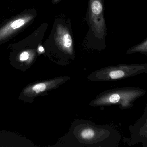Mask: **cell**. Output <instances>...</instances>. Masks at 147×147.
I'll use <instances>...</instances> for the list:
<instances>
[{
    "mask_svg": "<svg viewBox=\"0 0 147 147\" xmlns=\"http://www.w3.org/2000/svg\"><path fill=\"white\" fill-rule=\"evenodd\" d=\"M24 23H25V21L23 20L20 19V20L15 21L12 23L11 26H12V28H13V29H16V28L20 27L21 26H22Z\"/></svg>",
    "mask_w": 147,
    "mask_h": 147,
    "instance_id": "9",
    "label": "cell"
},
{
    "mask_svg": "<svg viewBox=\"0 0 147 147\" xmlns=\"http://www.w3.org/2000/svg\"><path fill=\"white\" fill-rule=\"evenodd\" d=\"M147 73V64H123L107 66L94 71L87 79L94 82H109Z\"/></svg>",
    "mask_w": 147,
    "mask_h": 147,
    "instance_id": "2",
    "label": "cell"
},
{
    "mask_svg": "<svg viewBox=\"0 0 147 147\" xmlns=\"http://www.w3.org/2000/svg\"><path fill=\"white\" fill-rule=\"evenodd\" d=\"M91 9L92 13L95 14H101L102 10V6L101 2L98 1H94L92 3Z\"/></svg>",
    "mask_w": 147,
    "mask_h": 147,
    "instance_id": "6",
    "label": "cell"
},
{
    "mask_svg": "<svg viewBox=\"0 0 147 147\" xmlns=\"http://www.w3.org/2000/svg\"><path fill=\"white\" fill-rule=\"evenodd\" d=\"M139 133L140 136L147 139V121L140 128Z\"/></svg>",
    "mask_w": 147,
    "mask_h": 147,
    "instance_id": "7",
    "label": "cell"
},
{
    "mask_svg": "<svg viewBox=\"0 0 147 147\" xmlns=\"http://www.w3.org/2000/svg\"><path fill=\"white\" fill-rule=\"evenodd\" d=\"M109 131L105 127L93 123L77 121L72 124L67 136L76 140L77 144L94 145L103 144L102 142L109 137Z\"/></svg>",
    "mask_w": 147,
    "mask_h": 147,
    "instance_id": "3",
    "label": "cell"
},
{
    "mask_svg": "<svg viewBox=\"0 0 147 147\" xmlns=\"http://www.w3.org/2000/svg\"><path fill=\"white\" fill-rule=\"evenodd\" d=\"M59 31L61 33L59 32V33L58 37L59 43L65 51L69 54H71L72 52V40L71 36L66 31L64 30L63 31L60 30Z\"/></svg>",
    "mask_w": 147,
    "mask_h": 147,
    "instance_id": "4",
    "label": "cell"
},
{
    "mask_svg": "<svg viewBox=\"0 0 147 147\" xmlns=\"http://www.w3.org/2000/svg\"><path fill=\"white\" fill-rule=\"evenodd\" d=\"M59 0H54V1H55V2L57 1H58Z\"/></svg>",
    "mask_w": 147,
    "mask_h": 147,
    "instance_id": "12",
    "label": "cell"
},
{
    "mask_svg": "<svg viewBox=\"0 0 147 147\" xmlns=\"http://www.w3.org/2000/svg\"><path fill=\"white\" fill-rule=\"evenodd\" d=\"M140 53L147 56V37L143 41L129 49L126 52L128 54Z\"/></svg>",
    "mask_w": 147,
    "mask_h": 147,
    "instance_id": "5",
    "label": "cell"
},
{
    "mask_svg": "<svg viewBox=\"0 0 147 147\" xmlns=\"http://www.w3.org/2000/svg\"><path fill=\"white\" fill-rule=\"evenodd\" d=\"M28 58H29V54L27 52L22 53L20 56V59L22 61L27 60Z\"/></svg>",
    "mask_w": 147,
    "mask_h": 147,
    "instance_id": "10",
    "label": "cell"
},
{
    "mask_svg": "<svg viewBox=\"0 0 147 147\" xmlns=\"http://www.w3.org/2000/svg\"><path fill=\"white\" fill-rule=\"evenodd\" d=\"M146 93L145 90L136 87L111 89L97 96L90 105L92 107L117 105L121 109H128L133 108L134 106V102Z\"/></svg>",
    "mask_w": 147,
    "mask_h": 147,
    "instance_id": "1",
    "label": "cell"
},
{
    "mask_svg": "<svg viewBox=\"0 0 147 147\" xmlns=\"http://www.w3.org/2000/svg\"><path fill=\"white\" fill-rule=\"evenodd\" d=\"M146 121H147V105L146 107V109H145L144 114L142 116V117L140 119L139 122L137 123H137V125L136 127L138 126V127H139L140 126V127Z\"/></svg>",
    "mask_w": 147,
    "mask_h": 147,
    "instance_id": "8",
    "label": "cell"
},
{
    "mask_svg": "<svg viewBox=\"0 0 147 147\" xmlns=\"http://www.w3.org/2000/svg\"><path fill=\"white\" fill-rule=\"evenodd\" d=\"M39 51L40 52H43L44 51V48L40 46V47L39 48Z\"/></svg>",
    "mask_w": 147,
    "mask_h": 147,
    "instance_id": "11",
    "label": "cell"
}]
</instances>
